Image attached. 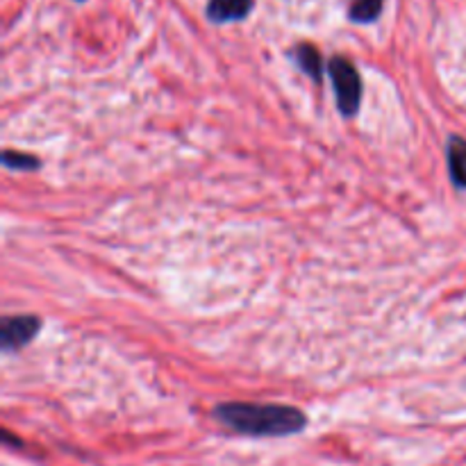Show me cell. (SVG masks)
<instances>
[{
	"instance_id": "1",
	"label": "cell",
	"mask_w": 466,
	"mask_h": 466,
	"mask_svg": "<svg viewBox=\"0 0 466 466\" xmlns=\"http://www.w3.org/2000/svg\"><path fill=\"white\" fill-rule=\"evenodd\" d=\"M214 419L246 437H291L308 428V414L303 410L280 403H218Z\"/></svg>"
},
{
	"instance_id": "2",
	"label": "cell",
	"mask_w": 466,
	"mask_h": 466,
	"mask_svg": "<svg viewBox=\"0 0 466 466\" xmlns=\"http://www.w3.org/2000/svg\"><path fill=\"white\" fill-rule=\"evenodd\" d=\"M328 76L337 96V107L346 118H353L362 105V77L355 64L344 55H332L328 59Z\"/></svg>"
},
{
	"instance_id": "3",
	"label": "cell",
	"mask_w": 466,
	"mask_h": 466,
	"mask_svg": "<svg viewBox=\"0 0 466 466\" xmlns=\"http://www.w3.org/2000/svg\"><path fill=\"white\" fill-rule=\"evenodd\" d=\"M41 332V319L35 314H16L5 317L0 321V346L3 350L25 349L32 339Z\"/></svg>"
},
{
	"instance_id": "4",
	"label": "cell",
	"mask_w": 466,
	"mask_h": 466,
	"mask_svg": "<svg viewBox=\"0 0 466 466\" xmlns=\"http://www.w3.org/2000/svg\"><path fill=\"white\" fill-rule=\"evenodd\" d=\"M253 9L255 0H208L205 16L214 25H226V23L246 21Z\"/></svg>"
},
{
	"instance_id": "5",
	"label": "cell",
	"mask_w": 466,
	"mask_h": 466,
	"mask_svg": "<svg viewBox=\"0 0 466 466\" xmlns=\"http://www.w3.org/2000/svg\"><path fill=\"white\" fill-rule=\"evenodd\" d=\"M289 57L294 59L296 66H299L305 76L312 77L314 82H321L323 68L326 66H323V57H321V53H319L317 46L303 41V44H299L294 50H291Z\"/></svg>"
},
{
	"instance_id": "6",
	"label": "cell",
	"mask_w": 466,
	"mask_h": 466,
	"mask_svg": "<svg viewBox=\"0 0 466 466\" xmlns=\"http://www.w3.org/2000/svg\"><path fill=\"white\" fill-rule=\"evenodd\" d=\"M446 157H449V173L453 185L458 189H466V139H462V137H451Z\"/></svg>"
},
{
	"instance_id": "7",
	"label": "cell",
	"mask_w": 466,
	"mask_h": 466,
	"mask_svg": "<svg viewBox=\"0 0 466 466\" xmlns=\"http://www.w3.org/2000/svg\"><path fill=\"white\" fill-rule=\"evenodd\" d=\"M385 0H349V21L358 25H371L380 18Z\"/></svg>"
},
{
	"instance_id": "8",
	"label": "cell",
	"mask_w": 466,
	"mask_h": 466,
	"mask_svg": "<svg viewBox=\"0 0 466 466\" xmlns=\"http://www.w3.org/2000/svg\"><path fill=\"white\" fill-rule=\"evenodd\" d=\"M3 164L7 168H16V171H35L41 167V162L32 155L14 153V150H5L3 153Z\"/></svg>"
},
{
	"instance_id": "9",
	"label": "cell",
	"mask_w": 466,
	"mask_h": 466,
	"mask_svg": "<svg viewBox=\"0 0 466 466\" xmlns=\"http://www.w3.org/2000/svg\"><path fill=\"white\" fill-rule=\"evenodd\" d=\"M76 3H86V0H76Z\"/></svg>"
}]
</instances>
